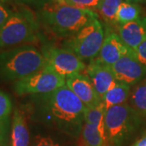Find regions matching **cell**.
<instances>
[{"instance_id": "cell-1", "label": "cell", "mask_w": 146, "mask_h": 146, "mask_svg": "<svg viewBox=\"0 0 146 146\" xmlns=\"http://www.w3.org/2000/svg\"><path fill=\"white\" fill-rule=\"evenodd\" d=\"M27 97L23 110L33 122L75 140L80 138L87 107L66 85Z\"/></svg>"}, {"instance_id": "cell-2", "label": "cell", "mask_w": 146, "mask_h": 146, "mask_svg": "<svg viewBox=\"0 0 146 146\" xmlns=\"http://www.w3.org/2000/svg\"><path fill=\"white\" fill-rule=\"evenodd\" d=\"M40 25L53 36L67 39L76 34L89 22L98 18L91 10L58 3L52 0L36 13Z\"/></svg>"}, {"instance_id": "cell-3", "label": "cell", "mask_w": 146, "mask_h": 146, "mask_svg": "<svg viewBox=\"0 0 146 146\" xmlns=\"http://www.w3.org/2000/svg\"><path fill=\"white\" fill-rule=\"evenodd\" d=\"M45 66L40 50L33 45H22L0 51V80L16 82Z\"/></svg>"}, {"instance_id": "cell-4", "label": "cell", "mask_w": 146, "mask_h": 146, "mask_svg": "<svg viewBox=\"0 0 146 146\" xmlns=\"http://www.w3.org/2000/svg\"><path fill=\"white\" fill-rule=\"evenodd\" d=\"M145 120L128 102L109 108L105 115L106 146L127 145Z\"/></svg>"}, {"instance_id": "cell-5", "label": "cell", "mask_w": 146, "mask_h": 146, "mask_svg": "<svg viewBox=\"0 0 146 146\" xmlns=\"http://www.w3.org/2000/svg\"><path fill=\"white\" fill-rule=\"evenodd\" d=\"M41 25L36 13L25 7L13 13L0 28V49L28 45L41 39Z\"/></svg>"}, {"instance_id": "cell-6", "label": "cell", "mask_w": 146, "mask_h": 146, "mask_svg": "<svg viewBox=\"0 0 146 146\" xmlns=\"http://www.w3.org/2000/svg\"><path fill=\"white\" fill-rule=\"evenodd\" d=\"M104 38V27L97 18L76 34L65 39L63 47L71 50L84 62L91 61L99 54Z\"/></svg>"}, {"instance_id": "cell-7", "label": "cell", "mask_w": 146, "mask_h": 146, "mask_svg": "<svg viewBox=\"0 0 146 146\" xmlns=\"http://www.w3.org/2000/svg\"><path fill=\"white\" fill-rule=\"evenodd\" d=\"M66 85V78L44 66L42 69L13 83L12 89L18 96L46 94Z\"/></svg>"}, {"instance_id": "cell-8", "label": "cell", "mask_w": 146, "mask_h": 146, "mask_svg": "<svg viewBox=\"0 0 146 146\" xmlns=\"http://www.w3.org/2000/svg\"><path fill=\"white\" fill-rule=\"evenodd\" d=\"M40 50L45 59V66L65 78L72 74L83 72L86 68L84 61L64 47L46 43Z\"/></svg>"}, {"instance_id": "cell-9", "label": "cell", "mask_w": 146, "mask_h": 146, "mask_svg": "<svg viewBox=\"0 0 146 146\" xmlns=\"http://www.w3.org/2000/svg\"><path fill=\"white\" fill-rule=\"evenodd\" d=\"M110 67L118 82L131 87L146 77V68L136 59L133 50Z\"/></svg>"}, {"instance_id": "cell-10", "label": "cell", "mask_w": 146, "mask_h": 146, "mask_svg": "<svg viewBox=\"0 0 146 146\" xmlns=\"http://www.w3.org/2000/svg\"><path fill=\"white\" fill-rule=\"evenodd\" d=\"M131 53H132V50L122 41L115 29L106 25L104 41L96 59L105 65L112 66L121 58Z\"/></svg>"}, {"instance_id": "cell-11", "label": "cell", "mask_w": 146, "mask_h": 146, "mask_svg": "<svg viewBox=\"0 0 146 146\" xmlns=\"http://www.w3.org/2000/svg\"><path fill=\"white\" fill-rule=\"evenodd\" d=\"M66 86L87 108H93L102 102L94 84L85 73H76L67 76Z\"/></svg>"}, {"instance_id": "cell-12", "label": "cell", "mask_w": 146, "mask_h": 146, "mask_svg": "<svg viewBox=\"0 0 146 146\" xmlns=\"http://www.w3.org/2000/svg\"><path fill=\"white\" fill-rule=\"evenodd\" d=\"M84 73L94 84V88L102 100L117 82L110 67L100 63L96 58L89 61Z\"/></svg>"}, {"instance_id": "cell-13", "label": "cell", "mask_w": 146, "mask_h": 146, "mask_svg": "<svg viewBox=\"0 0 146 146\" xmlns=\"http://www.w3.org/2000/svg\"><path fill=\"white\" fill-rule=\"evenodd\" d=\"M115 30L126 46L133 50L146 41V16L118 26Z\"/></svg>"}, {"instance_id": "cell-14", "label": "cell", "mask_w": 146, "mask_h": 146, "mask_svg": "<svg viewBox=\"0 0 146 146\" xmlns=\"http://www.w3.org/2000/svg\"><path fill=\"white\" fill-rule=\"evenodd\" d=\"M30 134L27 123L26 113L22 108L13 111L10 134V146H29Z\"/></svg>"}, {"instance_id": "cell-15", "label": "cell", "mask_w": 146, "mask_h": 146, "mask_svg": "<svg viewBox=\"0 0 146 146\" xmlns=\"http://www.w3.org/2000/svg\"><path fill=\"white\" fill-rule=\"evenodd\" d=\"M73 140L75 139L50 129L37 132L33 136L29 146H75Z\"/></svg>"}, {"instance_id": "cell-16", "label": "cell", "mask_w": 146, "mask_h": 146, "mask_svg": "<svg viewBox=\"0 0 146 146\" xmlns=\"http://www.w3.org/2000/svg\"><path fill=\"white\" fill-rule=\"evenodd\" d=\"M131 88L132 87L130 85L117 81L114 87L110 89L102 98V102H104L106 110L127 102Z\"/></svg>"}, {"instance_id": "cell-17", "label": "cell", "mask_w": 146, "mask_h": 146, "mask_svg": "<svg viewBox=\"0 0 146 146\" xmlns=\"http://www.w3.org/2000/svg\"><path fill=\"white\" fill-rule=\"evenodd\" d=\"M142 16V7L140 4L123 1L115 16L116 28L139 19Z\"/></svg>"}, {"instance_id": "cell-18", "label": "cell", "mask_w": 146, "mask_h": 146, "mask_svg": "<svg viewBox=\"0 0 146 146\" xmlns=\"http://www.w3.org/2000/svg\"><path fill=\"white\" fill-rule=\"evenodd\" d=\"M127 102L146 119V77L131 88Z\"/></svg>"}, {"instance_id": "cell-19", "label": "cell", "mask_w": 146, "mask_h": 146, "mask_svg": "<svg viewBox=\"0 0 146 146\" xmlns=\"http://www.w3.org/2000/svg\"><path fill=\"white\" fill-rule=\"evenodd\" d=\"M80 138L84 146H106L105 129L84 122Z\"/></svg>"}, {"instance_id": "cell-20", "label": "cell", "mask_w": 146, "mask_h": 146, "mask_svg": "<svg viewBox=\"0 0 146 146\" xmlns=\"http://www.w3.org/2000/svg\"><path fill=\"white\" fill-rule=\"evenodd\" d=\"M123 1V0H103L102 2L96 13L104 21L106 26L116 29L115 16Z\"/></svg>"}, {"instance_id": "cell-21", "label": "cell", "mask_w": 146, "mask_h": 146, "mask_svg": "<svg viewBox=\"0 0 146 146\" xmlns=\"http://www.w3.org/2000/svg\"><path fill=\"white\" fill-rule=\"evenodd\" d=\"M106 110L103 102L93 108H87L84 114V123L105 129V115Z\"/></svg>"}, {"instance_id": "cell-22", "label": "cell", "mask_w": 146, "mask_h": 146, "mask_svg": "<svg viewBox=\"0 0 146 146\" xmlns=\"http://www.w3.org/2000/svg\"><path fill=\"white\" fill-rule=\"evenodd\" d=\"M58 3L97 11L103 0H54Z\"/></svg>"}, {"instance_id": "cell-23", "label": "cell", "mask_w": 146, "mask_h": 146, "mask_svg": "<svg viewBox=\"0 0 146 146\" xmlns=\"http://www.w3.org/2000/svg\"><path fill=\"white\" fill-rule=\"evenodd\" d=\"M12 112V102L10 96L0 90V119L10 117Z\"/></svg>"}, {"instance_id": "cell-24", "label": "cell", "mask_w": 146, "mask_h": 146, "mask_svg": "<svg viewBox=\"0 0 146 146\" xmlns=\"http://www.w3.org/2000/svg\"><path fill=\"white\" fill-rule=\"evenodd\" d=\"M11 118L0 119V144H10Z\"/></svg>"}, {"instance_id": "cell-25", "label": "cell", "mask_w": 146, "mask_h": 146, "mask_svg": "<svg viewBox=\"0 0 146 146\" xmlns=\"http://www.w3.org/2000/svg\"><path fill=\"white\" fill-rule=\"evenodd\" d=\"M133 54L136 59L146 68V41L141 43L136 49L133 50Z\"/></svg>"}, {"instance_id": "cell-26", "label": "cell", "mask_w": 146, "mask_h": 146, "mask_svg": "<svg viewBox=\"0 0 146 146\" xmlns=\"http://www.w3.org/2000/svg\"><path fill=\"white\" fill-rule=\"evenodd\" d=\"M13 13V10L11 9L7 4L0 2V28L6 23L9 17Z\"/></svg>"}, {"instance_id": "cell-27", "label": "cell", "mask_w": 146, "mask_h": 146, "mask_svg": "<svg viewBox=\"0 0 146 146\" xmlns=\"http://www.w3.org/2000/svg\"><path fill=\"white\" fill-rule=\"evenodd\" d=\"M21 4H25L36 7L37 9H41L45 5L50 3L52 0H18Z\"/></svg>"}, {"instance_id": "cell-28", "label": "cell", "mask_w": 146, "mask_h": 146, "mask_svg": "<svg viewBox=\"0 0 146 146\" xmlns=\"http://www.w3.org/2000/svg\"><path fill=\"white\" fill-rule=\"evenodd\" d=\"M131 146H146V135L141 136Z\"/></svg>"}, {"instance_id": "cell-29", "label": "cell", "mask_w": 146, "mask_h": 146, "mask_svg": "<svg viewBox=\"0 0 146 146\" xmlns=\"http://www.w3.org/2000/svg\"><path fill=\"white\" fill-rule=\"evenodd\" d=\"M1 3L5 4H16V5H22L20 3L18 0H0Z\"/></svg>"}, {"instance_id": "cell-30", "label": "cell", "mask_w": 146, "mask_h": 146, "mask_svg": "<svg viewBox=\"0 0 146 146\" xmlns=\"http://www.w3.org/2000/svg\"><path fill=\"white\" fill-rule=\"evenodd\" d=\"M124 1L131 3H137V4H140L142 3H146V0H124Z\"/></svg>"}, {"instance_id": "cell-31", "label": "cell", "mask_w": 146, "mask_h": 146, "mask_svg": "<svg viewBox=\"0 0 146 146\" xmlns=\"http://www.w3.org/2000/svg\"><path fill=\"white\" fill-rule=\"evenodd\" d=\"M0 146H10V144H0Z\"/></svg>"}]
</instances>
